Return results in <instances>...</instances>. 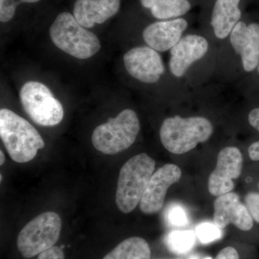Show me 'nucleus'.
I'll use <instances>...</instances> for the list:
<instances>
[{
	"label": "nucleus",
	"instance_id": "nucleus-1",
	"mask_svg": "<svg viewBox=\"0 0 259 259\" xmlns=\"http://www.w3.org/2000/svg\"><path fill=\"white\" fill-rule=\"evenodd\" d=\"M0 136L10 158L26 163L45 147L44 139L28 120L8 109L0 110Z\"/></svg>",
	"mask_w": 259,
	"mask_h": 259
},
{
	"label": "nucleus",
	"instance_id": "nucleus-2",
	"mask_svg": "<svg viewBox=\"0 0 259 259\" xmlns=\"http://www.w3.org/2000/svg\"><path fill=\"white\" fill-rule=\"evenodd\" d=\"M49 33L58 49L76 59H90L101 49L98 37L83 27L74 15L66 12L56 17Z\"/></svg>",
	"mask_w": 259,
	"mask_h": 259
},
{
	"label": "nucleus",
	"instance_id": "nucleus-3",
	"mask_svg": "<svg viewBox=\"0 0 259 259\" xmlns=\"http://www.w3.org/2000/svg\"><path fill=\"white\" fill-rule=\"evenodd\" d=\"M212 133V123L205 117L183 118L176 115L163 120L159 134L164 148L174 154L180 155L207 141Z\"/></svg>",
	"mask_w": 259,
	"mask_h": 259
},
{
	"label": "nucleus",
	"instance_id": "nucleus-4",
	"mask_svg": "<svg viewBox=\"0 0 259 259\" xmlns=\"http://www.w3.org/2000/svg\"><path fill=\"white\" fill-rule=\"evenodd\" d=\"M156 162L146 153L130 158L121 168L116 192V204L121 212H132L141 197L155 169Z\"/></svg>",
	"mask_w": 259,
	"mask_h": 259
},
{
	"label": "nucleus",
	"instance_id": "nucleus-5",
	"mask_svg": "<svg viewBox=\"0 0 259 259\" xmlns=\"http://www.w3.org/2000/svg\"><path fill=\"white\" fill-rule=\"evenodd\" d=\"M141 130L137 114L131 109L122 110L115 118L94 131L92 142L97 151L107 155H115L131 147Z\"/></svg>",
	"mask_w": 259,
	"mask_h": 259
},
{
	"label": "nucleus",
	"instance_id": "nucleus-6",
	"mask_svg": "<svg viewBox=\"0 0 259 259\" xmlns=\"http://www.w3.org/2000/svg\"><path fill=\"white\" fill-rule=\"evenodd\" d=\"M62 223L54 212L39 214L24 227L18 237V248L23 257L32 258L55 245L60 237Z\"/></svg>",
	"mask_w": 259,
	"mask_h": 259
},
{
	"label": "nucleus",
	"instance_id": "nucleus-7",
	"mask_svg": "<svg viewBox=\"0 0 259 259\" xmlns=\"http://www.w3.org/2000/svg\"><path fill=\"white\" fill-rule=\"evenodd\" d=\"M20 100L25 112L37 125L52 127L64 118L62 104L49 88L39 81H28L20 91Z\"/></svg>",
	"mask_w": 259,
	"mask_h": 259
},
{
	"label": "nucleus",
	"instance_id": "nucleus-8",
	"mask_svg": "<svg viewBox=\"0 0 259 259\" xmlns=\"http://www.w3.org/2000/svg\"><path fill=\"white\" fill-rule=\"evenodd\" d=\"M243 156L236 147H226L218 154L215 168L210 174L208 180L209 193L220 197L229 193L234 189L233 180L241 175Z\"/></svg>",
	"mask_w": 259,
	"mask_h": 259
},
{
	"label": "nucleus",
	"instance_id": "nucleus-9",
	"mask_svg": "<svg viewBox=\"0 0 259 259\" xmlns=\"http://www.w3.org/2000/svg\"><path fill=\"white\" fill-rule=\"evenodd\" d=\"M126 71L141 82H157L165 67L158 51L149 47H137L127 51L123 57Z\"/></svg>",
	"mask_w": 259,
	"mask_h": 259
},
{
	"label": "nucleus",
	"instance_id": "nucleus-10",
	"mask_svg": "<svg viewBox=\"0 0 259 259\" xmlns=\"http://www.w3.org/2000/svg\"><path fill=\"white\" fill-rule=\"evenodd\" d=\"M182 177L180 167L175 164L164 165L153 174L140 201L141 212L154 214L159 212L164 203L168 189Z\"/></svg>",
	"mask_w": 259,
	"mask_h": 259
},
{
	"label": "nucleus",
	"instance_id": "nucleus-11",
	"mask_svg": "<svg viewBox=\"0 0 259 259\" xmlns=\"http://www.w3.org/2000/svg\"><path fill=\"white\" fill-rule=\"evenodd\" d=\"M213 221L222 229L233 224L241 231H248L253 226V219L248 207L234 192L220 196L214 201Z\"/></svg>",
	"mask_w": 259,
	"mask_h": 259
},
{
	"label": "nucleus",
	"instance_id": "nucleus-12",
	"mask_svg": "<svg viewBox=\"0 0 259 259\" xmlns=\"http://www.w3.org/2000/svg\"><path fill=\"white\" fill-rule=\"evenodd\" d=\"M230 40L232 47L241 56L242 64L245 71L250 72L259 65V25H247L239 21L231 32Z\"/></svg>",
	"mask_w": 259,
	"mask_h": 259
},
{
	"label": "nucleus",
	"instance_id": "nucleus-13",
	"mask_svg": "<svg viewBox=\"0 0 259 259\" xmlns=\"http://www.w3.org/2000/svg\"><path fill=\"white\" fill-rule=\"evenodd\" d=\"M208 42L197 35H188L182 37L171 49L169 69L174 76L182 77L191 65L199 60L208 51Z\"/></svg>",
	"mask_w": 259,
	"mask_h": 259
},
{
	"label": "nucleus",
	"instance_id": "nucleus-14",
	"mask_svg": "<svg viewBox=\"0 0 259 259\" xmlns=\"http://www.w3.org/2000/svg\"><path fill=\"white\" fill-rule=\"evenodd\" d=\"M187 25V22L183 18L156 22L144 29L143 37L148 47L164 52L171 50L180 41Z\"/></svg>",
	"mask_w": 259,
	"mask_h": 259
},
{
	"label": "nucleus",
	"instance_id": "nucleus-15",
	"mask_svg": "<svg viewBox=\"0 0 259 259\" xmlns=\"http://www.w3.org/2000/svg\"><path fill=\"white\" fill-rule=\"evenodd\" d=\"M120 0H76L74 16L83 27L91 28L118 13Z\"/></svg>",
	"mask_w": 259,
	"mask_h": 259
},
{
	"label": "nucleus",
	"instance_id": "nucleus-16",
	"mask_svg": "<svg viewBox=\"0 0 259 259\" xmlns=\"http://www.w3.org/2000/svg\"><path fill=\"white\" fill-rule=\"evenodd\" d=\"M240 1L241 0H216L211 25L214 35L218 38H226L239 22L241 17V11L238 7Z\"/></svg>",
	"mask_w": 259,
	"mask_h": 259
},
{
	"label": "nucleus",
	"instance_id": "nucleus-17",
	"mask_svg": "<svg viewBox=\"0 0 259 259\" xmlns=\"http://www.w3.org/2000/svg\"><path fill=\"white\" fill-rule=\"evenodd\" d=\"M148 242L140 237H131L107 253L103 259H151Z\"/></svg>",
	"mask_w": 259,
	"mask_h": 259
},
{
	"label": "nucleus",
	"instance_id": "nucleus-18",
	"mask_svg": "<svg viewBox=\"0 0 259 259\" xmlns=\"http://www.w3.org/2000/svg\"><path fill=\"white\" fill-rule=\"evenodd\" d=\"M144 8L151 10L153 17L160 20L177 18L190 11L188 0H140Z\"/></svg>",
	"mask_w": 259,
	"mask_h": 259
},
{
	"label": "nucleus",
	"instance_id": "nucleus-19",
	"mask_svg": "<svg viewBox=\"0 0 259 259\" xmlns=\"http://www.w3.org/2000/svg\"><path fill=\"white\" fill-rule=\"evenodd\" d=\"M196 236V233L192 231H172L166 237V244L175 254H185L193 248Z\"/></svg>",
	"mask_w": 259,
	"mask_h": 259
},
{
	"label": "nucleus",
	"instance_id": "nucleus-20",
	"mask_svg": "<svg viewBox=\"0 0 259 259\" xmlns=\"http://www.w3.org/2000/svg\"><path fill=\"white\" fill-rule=\"evenodd\" d=\"M196 236L203 244L212 243L221 239L223 236L222 228L214 223H204L196 228Z\"/></svg>",
	"mask_w": 259,
	"mask_h": 259
},
{
	"label": "nucleus",
	"instance_id": "nucleus-21",
	"mask_svg": "<svg viewBox=\"0 0 259 259\" xmlns=\"http://www.w3.org/2000/svg\"><path fill=\"white\" fill-rule=\"evenodd\" d=\"M165 219L168 226L171 227H185L189 223L188 215L185 209L177 204H171L168 207Z\"/></svg>",
	"mask_w": 259,
	"mask_h": 259
},
{
	"label": "nucleus",
	"instance_id": "nucleus-22",
	"mask_svg": "<svg viewBox=\"0 0 259 259\" xmlns=\"http://www.w3.org/2000/svg\"><path fill=\"white\" fill-rule=\"evenodd\" d=\"M40 0H0V21L7 23L13 18L17 7L21 3H36Z\"/></svg>",
	"mask_w": 259,
	"mask_h": 259
},
{
	"label": "nucleus",
	"instance_id": "nucleus-23",
	"mask_svg": "<svg viewBox=\"0 0 259 259\" xmlns=\"http://www.w3.org/2000/svg\"><path fill=\"white\" fill-rule=\"evenodd\" d=\"M245 202L252 218L259 223V193L250 192L245 196Z\"/></svg>",
	"mask_w": 259,
	"mask_h": 259
},
{
	"label": "nucleus",
	"instance_id": "nucleus-24",
	"mask_svg": "<svg viewBox=\"0 0 259 259\" xmlns=\"http://www.w3.org/2000/svg\"><path fill=\"white\" fill-rule=\"evenodd\" d=\"M37 259H64V253L62 248L54 245L40 253Z\"/></svg>",
	"mask_w": 259,
	"mask_h": 259
},
{
	"label": "nucleus",
	"instance_id": "nucleus-25",
	"mask_svg": "<svg viewBox=\"0 0 259 259\" xmlns=\"http://www.w3.org/2000/svg\"><path fill=\"white\" fill-rule=\"evenodd\" d=\"M215 259H239V255L233 247H226L219 252Z\"/></svg>",
	"mask_w": 259,
	"mask_h": 259
},
{
	"label": "nucleus",
	"instance_id": "nucleus-26",
	"mask_svg": "<svg viewBox=\"0 0 259 259\" xmlns=\"http://www.w3.org/2000/svg\"><path fill=\"white\" fill-rule=\"evenodd\" d=\"M248 122L252 127H254L259 132V107L253 109L250 112L248 115Z\"/></svg>",
	"mask_w": 259,
	"mask_h": 259
},
{
	"label": "nucleus",
	"instance_id": "nucleus-27",
	"mask_svg": "<svg viewBox=\"0 0 259 259\" xmlns=\"http://www.w3.org/2000/svg\"><path fill=\"white\" fill-rule=\"evenodd\" d=\"M248 154L250 159L253 161H259V141L250 145L248 148Z\"/></svg>",
	"mask_w": 259,
	"mask_h": 259
},
{
	"label": "nucleus",
	"instance_id": "nucleus-28",
	"mask_svg": "<svg viewBox=\"0 0 259 259\" xmlns=\"http://www.w3.org/2000/svg\"><path fill=\"white\" fill-rule=\"evenodd\" d=\"M0 157H1V160H0V165L3 166V165L4 164L5 161V156L3 151H0Z\"/></svg>",
	"mask_w": 259,
	"mask_h": 259
},
{
	"label": "nucleus",
	"instance_id": "nucleus-29",
	"mask_svg": "<svg viewBox=\"0 0 259 259\" xmlns=\"http://www.w3.org/2000/svg\"><path fill=\"white\" fill-rule=\"evenodd\" d=\"M189 259H212L211 258V257H204V258H202V257L200 256V255H192V256H191L190 258Z\"/></svg>",
	"mask_w": 259,
	"mask_h": 259
},
{
	"label": "nucleus",
	"instance_id": "nucleus-30",
	"mask_svg": "<svg viewBox=\"0 0 259 259\" xmlns=\"http://www.w3.org/2000/svg\"><path fill=\"white\" fill-rule=\"evenodd\" d=\"M156 259H165V258H156ZM174 259H183V258H174Z\"/></svg>",
	"mask_w": 259,
	"mask_h": 259
},
{
	"label": "nucleus",
	"instance_id": "nucleus-31",
	"mask_svg": "<svg viewBox=\"0 0 259 259\" xmlns=\"http://www.w3.org/2000/svg\"><path fill=\"white\" fill-rule=\"evenodd\" d=\"M258 72L259 73V65H258Z\"/></svg>",
	"mask_w": 259,
	"mask_h": 259
},
{
	"label": "nucleus",
	"instance_id": "nucleus-32",
	"mask_svg": "<svg viewBox=\"0 0 259 259\" xmlns=\"http://www.w3.org/2000/svg\"><path fill=\"white\" fill-rule=\"evenodd\" d=\"M258 187H259V183H258Z\"/></svg>",
	"mask_w": 259,
	"mask_h": 259
}]
</instances>
